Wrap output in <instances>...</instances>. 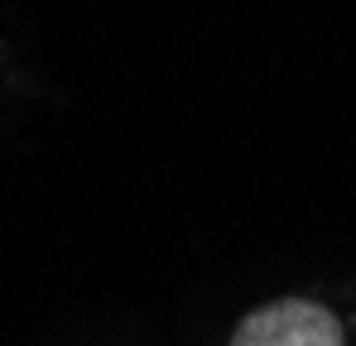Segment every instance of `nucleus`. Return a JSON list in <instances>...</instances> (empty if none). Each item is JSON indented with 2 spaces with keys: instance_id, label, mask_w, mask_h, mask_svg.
I'll return each instance as SVG.
<instances>
[{
  "instance_id": "1",
  "label": "nucleus",
  "mask_w": 356,
  "mask_h": 346,
  "mask_svg": "<svg viewBox=\"0 0 356 346\" xmlns=\"http://www.w3.org/2000/svg\"><path fill=\"white\" fill-rule=\"evenodd\" d=\"M232 346H347L342 318L313 298H275L245 313Z\"/></svg>"
}]
</instances>
